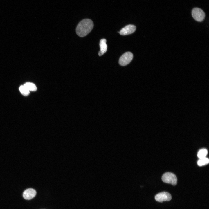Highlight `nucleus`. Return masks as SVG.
Here are the masks:
<instances>
[{
  "instance_id": "nucleus-1",
  "label": "nucleus",
  "mask_w": 209,
  "mask_h": 209,
  "mask_svg": "<svg viewBox=\"0 0 209 209\" xmlns=\"http://www.w3.org/2000/svg\"><path fill=\"white\" fill-rule=\"evenodd\" d=\"M93 26V23L91 19H84L78 24L76 29V33L80 37H84L91 31Z\"/></svg>"
},
{
  "instance_id": "nucleus-2",
  "label": "nucleus",
  "mask_w": 209,
  "mask_h": 209,
  "mask_svg": "<svg viewBox=\"0 0 209 209\" xmlns=\"http://www.w3.org/2000/svg\"><path fill=\"white\" fill-rule=\"evenodd\" d=\"M162 181L166 183L176 185L177 183V179L176 176L171 172H166L164 174L162 177Z\"/></svg>"
},
{
  "instance_id": "nucleus-3",
  "label": "nucleus",
  "mask_w": 209,
  "mask_h": 209,
  "mask_svg": "<svg viewBox=\"0 0 209 209\" xmlns=\"http://www.w3.org/2000/svg\"><path fill=\"white\" fill-rule=\"evenodd\" d=\"M192 15L193 18L198 22L203 21L205 16L204 11L198 8H195L192 10Z\"/></svg>"
},
{
  "instance_id": "nucleus-4",
  "label": "nucleus",
  "mask_w": 209,
  "mask_h": 209,
  "mask_svg": "<svg viewBox=\"0 0 209 209\" xmlns=\"http://www.w3.org/2000/svg\"><path fill=\"white\" fill-rule=\"evenodd\" d=\"M133 54L131 52H127L124 53L120 57L119 60V64L125 66L129 64L132 60Z\"/></svg>"
},
{
  "instance_id": "nucleus-5",
  "label": "nucleus",
  "mask_w": 209,
  "mask_h": 209,
  "mask_svg": "<svg viewBox=\"0 0 209 209\" xmlns=\"http://www.w3.org/2000/svg\"><path fill=\"white\" fill-rule=\"evenodd\" d=\"M156 200L160 202L163 201H169L171 200V194L167 192H162L157 194L155 197Z\"/></svg>"
},
{
  "instance_id": "nucleus-6",
  "label": "nucleus",
  "mask_w": 209,
  "mask_h": 209,
  "mask_svg": "<svg viewBox=\"0 0 209 209\" xmlns=\"http://www.w3.org/2000/svg\"><path fill=\"white\" fill-rule=\"evenodd\" d=\"M136 27L134 25H127L122 28L120 31V34L122 35H125L132 33L135 31Z\"/></svg>"
},
{
  "instance_id": "nucleus-7",
  "label": "nucleus",
  "mask_w": 209,
  "mask_h": 209,
  "mask_svg": "<svg viewBox=\"0 0 209 209\" xmlns=\"http://www.w3.org/2000/svg\"><path fill=\"white\" fill-rule=\"evenodd\" d=\"M36 194V192L32 188H28L23 192V197L26 199L30 200L34 197Z\"/></svg>"
},
{
  "instance_id": "nucleus-8",
  "label": "nucleus",
  "mask_w": 209,
  "mask_h": 209,
  "mask_svg": "<svg viewBox=\"0 0 209 209\" xmlns=\"http://www.w3.org/2000/svg\"><path fill=\"white\" fill-rule=\"evenodd\" d=\"M106 42V40L105 39H102L100 41L99 45L100 50L98 52L100 56L103 55L107 51V45Z\"/></svg>"
},
{
  "instance_id": "nucleus-9",
  "label": "nucleus",
  "mask_w": 209,
  "mask_h": 209,
  "mask_svg": "<svg viewBox=\"0 0 209 209\" xmlns=\"http://www.w3.org/2000/svg\"><path fill=\"white\" fill-rule=\"evenodd\" d=\"M24 85L29 91H35L37 90V87L33 83L28 82L25 83Z\"/></svg>"
},
{
  "instance_id": "nucleus-10",
  "label": "nucleus",
  "mask_w": 209,
  "mask_h": 209,
  "mask_svg": "<svg viewBox=\"0 0 209 209\" xmlns=\"http://www.w3.org/2000/svg\"><path fill=\"white\" fill-rule=\"evenodd\" d=\"M208 151L206 149H200L198 152L197 156L199 159L206 157L208 154Z\"/></svg>"
},
{
  "instance_id": "nucleus-11",
  "label": "nucleus",
  "mask_w": 209,
  "mask_h": 209,
  "mask_svg": "<svg viewBox=\"0 0 209 209\" xmlns=\"http://www.w3.org/2000/svg\"><path fill=\"white\" fill-rule=\"evenodd\" d=\"M209 162L208 158L206 157L199 159L197 163L198 166H201L208 164Z\"/></svg>"
},
{
  "instance_id": "nucleus-12",
  "label": "nucleus",
  "mask_w": 209,
  "mask_h": 209,
  "mask_svg": "<svg viewBox=\"0 0 209 209\" xmlns=\"http://www.w3.org/2000/svg\"><path fill=\"white\" fill-rule=\"evenodd\" d=\"M19 90L21 93L24 96H27L29 94L30 91L24 85L21 86L19 88Z\"/></svg>"
}]
</instances>
